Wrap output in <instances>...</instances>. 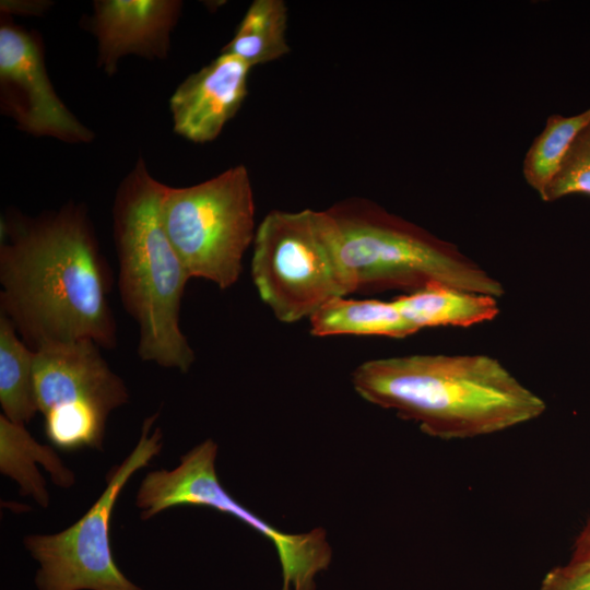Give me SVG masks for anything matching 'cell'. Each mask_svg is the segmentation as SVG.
I'll list each match as a JSON object with an SVG mask.
<instances>
[{
    "label": "cell",
    "instance_id": "cell-1",
    "mask_svg": "<svg viewBox=\"0 0 590 590\" xmlns=\"http://www.w3.org/2000/svg\"><path fill=\"white\" fill-rule=\"evenodd\" d=\"M0 311L32 349L91 340L116 345L111 275L78 205L1 221Z\"/></svg>",
    "mask_w": 590,
    "mask_h": 590
},
{
    "label": "cell",
    "instance_id": "cell-2",
    "mask_svg": "<svg viewBox=\"0 0 590 590\" xmlns=\"http://www.w3.org/2000/svg\"><path fill=\"white\" fill-rule=\"evenodd\" d=\"M365 401L445 440L492 435L546 410L542 398L486 354H411L365 361L352 373Z\"/></svg>",
    "mask_w": 590,
    "mask_h": 590
},
{
    "label": "cell",
    "instance_id": "cell-3",
    "mask_svg": "<svg viewBox=\"0 0 590 590\" xmlns=\"http://www.w3.org/2000/svg\"><path fill=\"white\" fill-rule=\"evenodd\" d=\"M164 187L139 160L117 190L113 219L118 287L126 311L139 326V356L187 373L194 352L179 316L190 278L162 223Z\"/></svg>",
    "mask_w": 590,
    "mask_h": 590
},
{
    "label": "cell",
    "instance_id": "cell-4",
    "mask_svg": "<svg viewBox=\"0 0 590 590\" xmlns=\"http://www.w3.org/2000/svg\"><path fill=\"white\" fill-rule=\"evenodd\" d=\"M326 210L351 294L386 290L410 294L433 285L496 298L505 293L498 280L456 245L369 199L352 197Z\"/></svg>",
    "mask_w": 590,
    "mask_h": 590
},
{
    "label": "cell",
    "instance_id": "cell-5",
    "mask_svg": "<svg viewBox=\"0 0 590 590\" xmlns=\"http://www.w3.org/2000/svg\"><path fill=\"white\" fill-rule=\"evenodd\" d=\"M252 245L255 287L279 321L309 318L332 298L351 294L327 210H273Z\"/></svg>",
    "mask_w": 590,
    "mask_h": 590
},
{
    "label": "cell",
    "instance_id": "cell-6",
    "mask_svg": "<svg viewBox=\"0 0 590 590\" xmlns=\"http://www.w3.org/2000/svg\"><path fill=\"white\" fill-rule=\"evenodd\" d=\"M164 229L189 278L226 290L239 279L253 243L255 199L246 166L239 164L198 185H165Z\"/></svg>",
    "mask_w": 590,
    "mask_h": 590
},
{
    "label": "cell",
    "instance_id": "cell-7",
    "mask_svg": "<svg viewBox=\"0 0 590 590\" xmlns=\"http://www.w3.org/2000/svg\"><path fill=\"white\" fill-rule=\"evenodd\" d=\"M217 445L205 439L180 457L173 470L145 475L135 497L143 520L179 506L208 507L229 515L269 539L282 570L281 590H316L317 576L327 570L332 548L322 528L285 533L238 503L220 483L215 469Z\"/></svg>",
    "mask_w": 590,
    "mask_h": 590
},
{
    "label": "cell",
    "instance_id": "cell-8",
    "mask_svg": "<svg viewBox=\"0 0 590 590\" xmlns=\"http://www.w3.org/2000/svg\"><path fill=\"white\" fill-rule=\"evenodd\" d=\"M146 417L141 436L128 457L106 475L107 485L91 508L72 526L55 534H31L24 545L38 563V590H144L116 565L110 546V518L115 503L129 479L149 465L163 447V434Z\"/></svg>",
    "mask_w": 590,
    "mask_h": 590
},
{
    "label": "cell",
    "instance_id": "cell-9",
    "mask_svg": "<svg viewBox=\"0 0 590 590\" xmlns=\"http://www.w3.org/2000/svg\"><path fill=\"white\" fill-rule=\"evenodd\" d=\"M91 340L35 350L33 384L47 439L60 450L102 449L109 413L127 403L128 389Z\"/></svg>",
    "mask_w": 590,
    "mask_h": 590
},
{
    "label": "cell",
    "instance_id": "cell-10",
    "mask_svg": "<svg viewBox=\"0 0 590 590\" xmlns=\"http://www.w3.org/2000/svg\"><path fill=\"white\" fill-rule=\"evenodd\" d=\"M0 103L2 113L33 135L68 143L94 137L56 94L38 37L7 19L0 26Z\"/></svg>",
    "mask_w": 590,
    "mask_h": 590
},
{
    "label": "cell",
    "instance_id": "cell-11",
    "mask_svg": "<svg viewBox=\"0 0 590 590\" xmlns=\"http://www.w3.org/2000/svg\"><path fill=\"white\" fill-rule=\"evenodd\" d=\"M250 69L237 57L221 52L187 76L169 101L175 132L194 143L215 140L247 96Z\"/></svg>",
    "mask_w": 590,
    "mask_h": 590
},
{
    "label": "cell",
    "instance_id": "cell-12",
    "mask_svg": "<svg viewBox=\"0 0 590 590\" xmlns=\"http://www.w3.org/2000/svg\"><path fill=\"white\" fill-rule=\"evenodd\" d=\"M91 31L98 43V66L107 74L126 55L163 59L170 48V33L182 2L177 0L94 1Z\"/></svg>",
    "mask_w": 590,
    "mask_h": 590
},
{
    "label": "cell",
    "instance_id": "cell-13",
    "mask_svg": "<svg viewBox=\"0 0 590 590\" xmlns=\"http://www.w3.org/2000/svg\"><path fill=\"white\" fill-rule=\"evenodd\" d=\"M403 318L416 330L433 327H470L499 314L497 298L448 285H433L392 299Z\"/></svg>",
    "mask_w": 590,
    "mask_h": 590
},
{
    "label": "cell",
    "instance_id": "cell-14",
    "mask_svg": "<svg viewBox=\"0 0 590 590\" xmlns=\"http://www.w3.org/2000/svg\"><path fill=\"white\" fill-rule=\"evenodd\" d=\"M36 463L42 464L57 485L68 488L74 483V474L67 469L55 450L38 444L25 426L10 422L0 415V470L13 479L21 494L33 497L40 506L49 505L45 480Z\"/></svg>",
    "mask_w": 590,
    "mask_h": 590
},
{
    "label": "cell",
    "instance_id": "cell-15",
    "mask_svg": "<svg viewBox=\"0 0 590 590\" xmlns=\"http://www.w3.org/2000/svg\"><path fill=\"white\" fill-rule=\"evenodd\" d=\"M308 319L310 333L315 337L349 334L403 339L417 332L392 300L335 297Z\"/></svg>",
    "mask_w": 590,
    "mask_h": 590
},
{
    "label": "cell",
    "instance_id": "cell-16",
    "mask_svg": "<svg viewBox=\"0 0 590 590\" xmlns=\"http://www.w3.org/2000/svg\"><path fill=\"white\" fill-rule=\"evenodd\" d=\"M288 10L283 0H255L248 7L232 39L222 48L250 68L287 55Z\"/></svg>",
    "mask_w": 590,
    "mask_h": 590
},
{
    "label": "cell",
    "instance_id": "cell-17",
    "mask_svg": "<svg viewBox=\"0 0 590 590\" xmlns=\"http://www.w3.org/2000/svg\"><path fill=\"white\" fill-rule=\"evenodd\" d=\"M35 352L0 311V403L3 415L25 426L38 411L33 384Z\"/></svg>",
    "mask_w": 590,
    "mask_h": 590
},
{
    "label": "cell",
    "instance_id": "cell-18",
    "mask_svg": "<svg viewBox=\"0 0 590 590\" xmlns=\"http://www.w3.org/2000/svg\"><path fill=\"white\" fill-rule=\"evenodd\" d=\"M590 121V107L571 116L551 115L530 144L522 162L527 184L541 198L557 176L578 133Z\"/></svg>",
    "mask_w": 590,
    "mask_h": 590
},
{
    "label": "cell",
    "instance_id": "cell-19",
    "mask_svg": "<svg viewBox=\"0 0 590 590\" xmlns=\"http://www.w3.org/2000/svg\"><path fill=\"white\" fill-rule=\"evenodd\" d=\"M571 194L590 197V121L576 137L541 200L553 202Z\"/></svg>",
    "mask_w": 590,
    "mask_h": 590
},
{
    "label": "cell",
    "instance_id": "cell-20",
    "mask_svg": "<svg viewBox=\"0 0 590 590\" xmlns=\"http://www.w3.org/2000/svg\"><path fill=\"white\" fill-rule=\"evenodd\" d=\"M540 590H590V564L569 560L551 569Z\"/></svg>",
    "mask_w": 590,
    "mask_h": 590
},
{
    "label": "cell",
    "instance_id": "cell-21",
    "mask_svg": "<svg viewBox=\"0 0 590 590\" xmlns=\"http://www.w3.org/2000/svg\"><path fill=\"white\" fill-rule=\"evenodd\" d=\"M570 560L590 564V519L575 541Z\"/></svg>",
    "mask_w": 590,
    "mask_h": 590
}]
</instances>
